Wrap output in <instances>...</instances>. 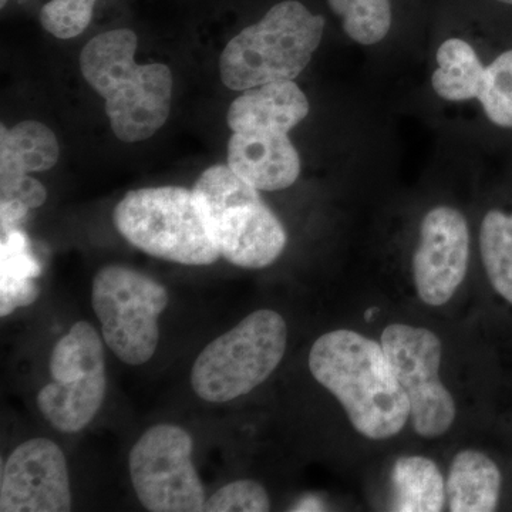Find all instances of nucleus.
I'll list each match as a JSON object with an SVG mask.
<instances>
[{
	"label": "nucleus",
	"mask_w": 512,
	"mask_h": 512,
	"mask_svg": "<svg viewBox=\"0 0 512 512\" xmlns=\"http://www.w3.org/2000/svg\"><path fill=\"white\" fill-rule=\"evenodd\" d=\"M309 369L367 439L397 436L410 419L409 399L382 343L353 330H333L313 343Z\"/></svg>",
	"instance_id": "nucleus-1"
},
{
	"label": "nucleus",
	"mask_w": 512,
	"mask_h": 512,
	"mask_svg": "<svg viewBox=\"0 0 512 512\" xmlns=\"http://www.w3.org/2000/svg\"><path fill=\"white\" fill-rule=\"evenodd\" d=\"M137 45L133 30L114 29L93 37L80 55L83 77L106 100L111 130L124 143L154 136L170 116L173 97L170 67L140 66Z\"/></svg>",
	"instance_id": "nucleus-2"
},
{
	"label": "nucleus",
	"mask_w": 512,
	"mask_h": 512,
	"mask_svg": "<svg viewBox=\"0 0 512 512\" xmlns=\"http://www.w3.org/2000/svg\"><path fill=\"white\" fill-rule=\"evenodd\" d=\"M325 18L299 0L276 3L264 18L229 40L222 52V83L245 92L296 79L322 42Z\"/></svg>",
	"instance_id": "nucleus-3"
},
{
	"label": "nucleus",
	"mask_w": 512,
	"mask_h": 512,
	"mask_svg": "<svg viewBox=\"0 0 512 512\" xmlns=\"http://www.w3.org/2000/svg\"><path fill=\"white\" fill-rule=\"evenodd\" d=\"M205 224L222 258L239 268L262 269L284 252L286 232L259 190L228 165H212L194 188Z\"/></svg>",
	"instance_id": "nucleus-4"
},
{
	"label": "nucleus",
	"mask_w": 512,
	"mask_h": 512,
	"mask_svg": "<svg viewBox=\"0 0 512 512\" xmlns=\"http://www.w3.org/2000/svg\"><path fill=\"white\" fill-rule=\"evenodd\" d=\"M114 225L131 245L181 265H211L220 259L194 191L141 188L117 204Z\"/></svg>",
	"instance_id": "nucleus-5"
},
{
	"label": "nucleus",
	"mask_w": 512,
	"mask_h": 512,
	"mask_svg": "<svg viewBox=\"0 0 512 512\" xmlns=\"http://www.w3.org/2000/svg\"><path fill=\"white\" fill-rule=\"evenodd\" d=\"M286 343L288 326L278 312H252L202 350L192 366V389L210 403L245 396L274 373Z\"/></svg>",
	"instance_id": "nucleus-6"
},
{
	"label": "nucleus",
	"mask_w": 512,
	"mask_h": 512,
	"mask_svg": "<svg viewBox=\"0 0 512 512\" xmlns=\"http://www.w3.org/2000/svg\"><path fill=\"white\" fill-rule=\"evenodd\" d=\"M92 305L104 342L121 362L141 366L154 356L158 318L168 305L163 285L127 266H104L94 276Z\"/></svg>",
	"instance_id": "nucleus-7"
},
{
	"label": "nucleus",
	"mask_w": 512,
	"mask_h": 512,
	"mask_svg": "<svg viewBox=\"0 0 512 512\" xmlns=\"http://www.w3.org/2000/svg\"><path fill=\"white\" fill-rule=\"evenodd\" d=\"M52 382L37 394L40 413L56 430L77 433L89 426L106 397L103 342L89 322H77L53 348Z\"/></svg>",
	"instance_id": "nucleus-8"
},
{
	"label": "nucleus",
	"mask_w": 512,
	"mask_h": 512,
	"mask_svg": "<svg viewBox=\"0 0 512 512\" xmlns=\"http://www.w3.org/2000/svg\"><path fill=\"white\" fill-rule=\"evenodd\" d=\"M191 456L190 434L174 424H157L138 439L128 467L138 501L146 510L202 511L207 497Z\"/></svg>",
	"instance_id": "nucleus-9"
},
{
	"label": "nucleus",
	"mask_w": 512,
	"mask_h": 512,
	"mask_svg": "<svg viewBox=\"0 0 512 512\" xmlns=\"http://www.w3.org/2000/svg\"><path fill=\"white\" fill-rule=\"evenodd\" d=\"M382 346L394 376L410 404L413 429L436 439L456 420V403L440 379L441 342L426 328L393 323L384 329Z\"/></svg>",
	"instance_id": "nucleus-10"
},
{
	"label": "nucleus",
	"mask_w": 512,
	"mask_h": 512,
	"mask_svg": "<svg viewBox=\"0 0 512 512\" xmlns=\"http://www.w3.org/2000/svg\"><path fill=\"white\" fill-rule=\"evenodd\" d=\"M72 490L63 450L37 437L12 451L0 478V511L67 512Z\"/></svg>",
	"instance_id": "nucleus-11"
},
{
	"label": "nucleus",
	"mask_w": 512,
	"mask_h": 512,
	"mask_svg": "<svg viewBox=\"0 0 512 512\" xmlns=\"http://www.w3.org/2000/svg\"><path fill=\"white\" fill-rule=\"evenodd\" d=\"M470 258V232L460 211L437 207L427 212L413 256L414 285L421 301L446 305L463 284Z\"/></svg>",
	"instance_id": "nucleus-12"
},
{
	"label": "nucleus",
	"mask_w": 512,
	"mask_h": 512,
	"mask_svg": "<svg viewBox=\"0 0 512 512\" xmlns=\"http://www.w3.org/2000/svg\"><path fill=\"white\" fill-rule=\"evenodd\" d=\"M228 167L259 191L291 187L301 174V158L288 133L237 131L228 144Z\"/></svg>",
	"instance_id": "nucleus-13"
},
{
	"label": "nucleus",
	"mask_w": 512,
	"mask_h": 512,
	"mask_svg": "<svg viewBox=\"0 0 512 512\" xmlns=\"http://www.w3.org/2000/svg\"><path fill=\"white\" fill-rule=\"evenodd\" d=\"M309 113V101L293 80L262 84L245 90L228 110L232 133L269 130L289 133Z\"/></svg>",
	"instance_id": "nucleus-14"
},
{
	"label": "nucleus",
	"mask_w": 512,
	"mask_h": 512,
	"mask_svg": "<svg viewBox=\"0 0 512 512\" xmlns=\"http://www.w3.org/2000/svg\"><path fill=\"white\" fill-rule=\"evenodd\" d=\"M500 490L501 473L490 457L476 450H464L454 457L446 483L450 511H494Z\"/></svg>",
	"instance_id": "nucleus-15"
},
{
	"label": "nucleus",
	"mask_w": 512,
	"mask_h": 512,
	"mask_svg": "<svg viewBox=\"0 0 512 512\" xmlns=\"http://www.w3.org/2000/svg\"><path fill=\"white\" fill-rule=\"evenodd\" d=\"M59 153L55 133L39 121H22L13 128L2 126L0 184L50 170L59 160Z\"/></svg>",
	"instance_id": "nucleus-16"
},
{
	"label": "nucleus",
	"mask_w": 512,
	"mask_h": 512,
	"mask_svg": "<svg viewBox=\"0 0 512 512\" xmlns=\"http://www.w3.org/2000/svg\"><path fill=\"white\" fill-rule=\"evenodd\" d=\"M394 511L439 512L446 503V483L430 458L402 457L393 468Z\"/></svg>",
	"instance_id": "nucleus-17"
},
{
	"label": "nucleus",
	"mask_w": 512,
	"mask_h": 512,
	"mask_svg": "<svg viewBox=\"0 0 512 512\" xmlns=\"http://www.w3.org/2000/svg\"><path fill=\"white\" fill-rule=\"evenodd\" d=\"M437 63L439 69L431 83L441 99L463 101L478 97L485 67L466 40L457 37L446 40L437 52Z\"/></svg>",
	"instance_id": "nucleus-18"
},
{
	"label": "nucleus",
	"mask_w": 512,
	"mask_h": 512,
	"mask_svg": "<svg viewBox=\"0 0 512 512\" xmlns=\"http://www.w3.org/2000/svg\"><path fill=\"white\" fill-rule=\"evenodd\" d=\"M2 316L10 315L19 306L30 305L39 291L32 279L40 275V265L30 252L29 239L13 229L2 239Z\"/></svg>",
	"instance_id": "nucleus-19"
},
{
	"label": "nucleus",
	"mask_w": 512,
	"mask_h": 512,
	"mask_svg": "<svg viewBox=\"0 0 512 512\" xmlns=\"http://www.w3.org/2000/svg\"><path fill=\"white\" fill-rule=\"evenodd\" d=\"M480 248L491 285L512 303V215L495 210L485 215Z\"/></svg>",
	"instance_id": "nucleus-20"
},
{
	"label": "nucleus",
	"mask_w": 512,
	"mask_h": 512,
	"mask_svg": "<svg viewBox=\"0 0 512 512\" xmlns=\"http://www.w3.org/2000/svg\"><path fill=\"white\" fill-rule=\"evenodd\" d=\"M329 8L343 22V30L360 45L382 42L392 28L390 0H328Z\"/></svg>",
	"instance_id": "nucleus-21"
},
{
	"label": "nucleus",
	"mask_w": 512,
	"mask_h": 512,
	"mask_svg": "<svg viewBox=\"0 0 512 512\" xmlns=\"http://www.w3.org/2000/svg\"><path fill=\"white\" fill-rule=\"evenodd\" d=\"M477 99L494 124L512 128V50L485 67L483 86Z\"/></svg>",
	"instance_id": "nucleus-22"
},
{
	"label": "nucleus",
	"mask_w": 512,
	"mask_h": 512,
	"mask_svg": "<svg viewBox=\"0 0 512 512\" xmlns=\"http://www.w3.org/2000/svg\"><path fill=\"white\" fill-rule=\"evenodd\" d=\"M96 0H50L40 9V25L59 39L82 35L93 19Z\"/></svg>",
	"instance_id": "nucleus-23"
},
{
	"label": "nucleus",
	"mask_w": 512,
	"mask_h": 512,
	"mask_svg": "<svg viewBox=\"0 0 512 512\" xmlns=\"http://www.w3.org/2000/svg\"><path fill=\"white\" fill-rule=\"evenodd\" d=\"M271 510V501L261 484L252 480H238L215 491L205 501L202 511L208 512H265Z\"/></svg>",
	"instance_id": "nucleus-24"
},
{
	"label": "nucleus",
	"mask_w": 512,
	"mask_h": 512,
	"mask_svg": "<svg viewBox=\"0 0 512 512\" xmlns=\"http://www.w3.org/2000/svg\"><path fill=\"white\" fill-rule=\"evenodd\" d=\"M0 185H2L0 187L2 201H19L25 204L29 210L42 207L45 204L47 198L45 187L35 178L29 177L28 174Z\"/></svg>",
	"instance_id": "nucleus-25"
},
{
	"label": "nucleus",
	"mask_w": 512,
	"mask_h": 512,
	"mask_svg": "<svg viewBox=\"0 0 512 512\" xmlns=\"http://www.w3.org/2000/svg\"><path fill=\"white\" fill-rule=\"evenodd\" d=\"M29 208L19 201L0 202V220H2V234L6 235L13 229H18L20 222L25 220Z\"/></svg>",
	"instance_id": "nucleus-26"
},
{
	"label": "nucleus",
	"mask_w": 512,
	"mask_h": 512,
	"mask_svg": "<svg viewBox=\"0 0 512 512\" xmlns=\"http://www.w3.org/2000/svg\"><path fill=\"white\" fill-rule=\"evenodd\" d=\"M301 508H296L298 511H319L322 510V505L318 503V501L315 500V498H311V500L302 501L301 505H299Z\"/></svg>",
	"instance_id": "nucleus-27"
},
{
	"label": "nucleus",
	"mask_w": 512,
	"mask_h": 512,
	"mask_svg": "<svg viewBox=\"0 0 512 512\" xmlns=\"http://www.w3.org/2000/svg\"><path fill=\"white\" fill-rule=\"evenodd\" d=\"M495 2L503 3V5L512 6V0H495Z\"/></svg>",
	"instance_id": "nucleus-28"
},
{
	"label": "nucleus",
	"mask_w": 512,
	"mask_h": 512,
	"mask_svg": "<svg viewBox=\"0 0 512 512\" xmlns=\"http://www.w3.org/2000/svg\"><path fill=\"white\" fill-rule=\"evenodd\" d=\"M96 2H97V0H96Z\"/></svg>",
	"instance_id": "nucleus-29"
}]
</instances>
